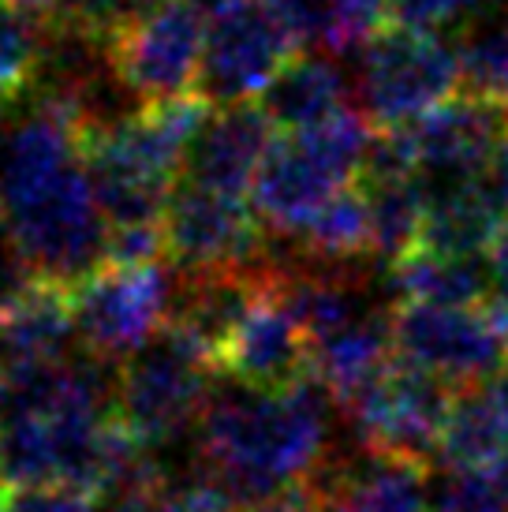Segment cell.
Returning <instances> with one entry per match:
<instances>
[{
  "label": "cell",
  "mask_w": 508,
  "mask_h": 512,
  "mask_svg": "<svg viewBox=\"0 0 508 512\" xmlns=\"http://www.w3.org/2000/svg\"><path fill=\"white\" fill-rule=\"evenodd\" d=\"M277 143V128L258 105L213 109L210 120L198 128L184 157V184L206 187L228 199H243L254 191V180Z\"/></svg>",
  "instance_id": "5bb4252c"
},
{
  "label": "cell",
  "mask_w": 508,
  "mask_h": 512,
  "mask_svg": "<svg viewBox=\"0 0 508 512\" xmlns=\"http://www.w3.org/2000/svg\"><path fill=\"white\" fill-rule=\"evenodd\" d=\"M75 341L79 337H75L71 288L38 277L27 296L0 318V374L64 363L71 359Z\"/></svg>",
  "instance_id": "e0dca14e"
},
{
  "label": "cell",
  "mask_w": 508,
  "mask_h": 512,
  "mask_svg": "<svg viewBox=\"0 0 508 512\" xmlns=\"http://www.w3.org/2000/svg\"><path fill=\"white\" fill-rule=\"evenodd\" d=\"M501 221H505V206L494 195L490 180L430 191V206H426L423 232L415 247L438 251V255L479 258L490 251Z\"/></svg>",
  "instance_id": "ffe728a7"
},
{
  "label": "cell",
  "mask_w": 508,
  "mask_h": 512,
  "mask_svg": "<svg viewBox=\"0 0 508 512\" xmlns=\"http://www.w3.org/2000/svg\"><path fill=\"white\" fill-rule=\"evenodd\" d=\"M12 501H15L12 483H8V475L0 471V512H12Z\"/></svg>",
  "instance_id": "e575fe53"
},
{
  "label": "cell",
  "mask_w": 508,
  "mask_h": 512,
  "mask_svg": "<svg viewBox=\"0 0 508 512\" xmlns=\"http://www.w3.org/2000/svg\"><path fill=\"white\" fill-rule=\"evenodd\" d=\"M0 161H4V139H0Z\"/></svg>",
  "instance_id": "74e56055"
},
{
  "label": "cell",
  "mask_w": 508,
  "mask_h": 512,
  "mask_svg": "<svg viewBox=\"0 0 508 512\" xmlns=\"http://www.w3.org/2000/svg\"><path fill=\"white\" fill-rule=\"evenodd\" d=\"M165 258L176 273L254 270L269 262V228L254 206L206 187L184 184L165 210Z\"/></svg>",
  "instance_id": "8fae6325"
},
{
  "label": "cell",
  "mask_w": 508,
  "mask_h": 512,
  "mask_svg": "<svg viewBox=\"0 0 508 512\" xmlns=\"http://www.w3.org/2000/svg\"><path fill=\"white\" fill-rule=\"evenodd\" d=\"M254 105L281 135L314 131L348 113V75L329 53H296Z\"/></svg>",
  "instance_id": "ac0fdd59"
},
{
  "label": "cell",
  "mask_w": 508,
  "mask_h": 512,
  "mask_svg": "<svg viewBox=\"0 0 508 512\" xmlns=\"http://www.w3.org/2000/svg\"><path fill=\"white\" fill-rule=\"evenodd\" d=\"M393 363V307L370 314L311 348V374L325 385L340 412H348Z\"/></svg>",
  "instance_id": "d6986e66"
},
{
  "label": "cell",
  "mask_w": 508,
  "mask_h": 512,
  "mask_svg": "<svg viewBox=\"0 0 508 512\" xmlns=\"http://www.w3.org/2000/svg\"><path fill=\"white\" fill-rule=\"evenodd\" d=\"M479 389H482V397L490 400L494 415L501 419V423H505V430H508V359H505V367L497 370L490 382H482Z\"/></svg>",
  "instance_id": "f1b7e54d"
},
{
  "label": "cell",
  "mask_w": 508,
  "mask_h": 512,
  "mask_svg": "<svg viewBox=\"0 0 508 512\" xmlns=\"http://www.w3.org/2000/svg\"><path fill=\"white\" fill-rule=\"evenodd\" d=\"M460 90L508 109V8L475 15L456 34Z\"/></svg>",
  "instance_id": "603a6c76"
},
{
  "label": "cell",
  "mask_w": 508,
  "mask_h": 512,
  "mask_svg": "<svg viewBox=\"0 0 508 512\" xmlns=\"http://www.w3.org/2000/svg\"><path fill=\"white\" fill-rule=\"evenodd\" d=\"M273 285V266H254V270H217V273H180L176 288V307H172L169 326L198 348L213 370H221L228 348L243 329L254 303L266 296Z\"/></svg>",
  "instance_id": "4fadbf2b"
},
{
  "label": "cell",
  "mask_w": 508,
  "mask_h": 512,
  "mask_svg": "<svg viewBox=\"0 0 508 512\" xmlns=\"http://www.w3.org/2000/svg\"><path fill=\"white\" fill-rule=\"evenodd\" d=\"M12 4L19 8V12L42 19V23H49V19L57 15V8H60V0H12Z\"/></svg>",
  "instance_id": "1f68e13d"
},
{
  "label": "cell",
  "mask_w": 508,
  "mask_h": 512,
  "mask_svg": "<svg viewBox=\"0 0 508 512\" xmlns=\"http://www.w3.org/2000/svg\"><path fill=\"white\" fill-rule=\"evenodd\" d=\"M374 124L363 113H340L314 131L281 135L254 180V214L269 236L292 240L329 202L359 184L374 146Z\"/></svg>",
  "instance_id": "3957f363"
},
{
  "label": "cell",
  "mask_w": 508,
  "mask_h": 512,
  "mask_svg": "<svg viewBox=\"0 0 508 512\" xmlns=\"http://www.w3.org/2000/svg\"><path fill=\"white\" fill-rule=\"evenodd\" d=\"M486 307L494 311V318L505 326V333H508V281L494 285V292H490V299H486Z\"/></svg>",
  "instance_id": "d6a6232c"
},
{
  "label": "cell",
  "mask_w": 508,
  "mask_h": 512,
  "mask_svg": "<svg viewBox=\"0 0 508 512\" xmlns=\"http://www.w3.org/2000/svg\"><path fill=\"white\" fill-rule=\"evenodd\" d=\"M490 187H494V195L501 199V206L508 210V135H505V143H501V150H497V157H494V169H490Z\"/></svg>",
  "instance_id": "4dcf8cb0"
},
{
  "label": "cell",
  "mask_w": 508,
  "mask_h": 512,
  "mask_svg": "<svg viewBox=\"0 0 508 512\" xmlns=\"http://www.w3.org/2000/svg\"><path fill=\"white\" fill-rule=\"evenodd\" d=\"M0 214L42 281L75 288L109 258V221L86 172L79 128L53 105L30 101L4 135Z\"/></svg>",
  "instance_id": "6da1fadb"
},
{
  "label": "cell",
  "mask_w": 508,
  "mask_h": 512,
  "mask_svg": "<svg viewBox=\"0 0 508 512\" xmlns=\"http://www.w3.org/2000/svg\"><path fill=\"white\" fill-rule=\"evenodd\" d=\"M180 273L165 262L150 266H101L71 288L75 337L86 356L124 363L169 326Z\"/></svg>",
  "instance_id": "52a82bcc"
},
{
  "label": "cell",
  "mask_w": 508,
  "mask_h": 512,
  "mask_svg": "<svg viewBox=\"0 0 508 512\" xmlns=\"http://www.w3.org/2000/svg\"><path fill=\"white\" fill-rule=\"evenodd\" d=\"M508 453V430L494 415L482 389L452 393V412L445 423L438 464L445 471H486Z\"/></svg>",
  "instance_id": "7402d4cb"
},
{
  "label": "cell",
  "mask_w": 508,
  "mask_h": 512,
  "mask_svg": "<svg viewBox=\"0 0 508 512\" xmlns=\"http://www.w3.org/2000/svg\"><path fill=\"white\" fill-rule=\"evenodd\" d=\"M299 34L273 0H225L206 15L198 98L210 109L254 105L299 53Z\"/></svg>",
  "instance_id": "5b68a950"
},
{
  "label": "cell",
  "mask_w": 508,
  "mask_h": 512,
  "mask_svg": "<svg viewBox=\"0 0 508 512\" xmlns=\"http://www.w3.org/2000/svg\"><path fill=\"white\" fill-rule=\"evenodd\" d=\"M486 475H490V483H494V490L501 494V501H505V509H508V453L497 460L494 468H486Z\"/></svg>",
  "instance_id": "836d02e7"
},
{
  "label": "cell",
  "mask_w": 508,
  "mask_h": 512,
  "mask_svg": "<svg viewBox=\"0 0 508 512\" xmlns=\"http://www.w3.org/2000/svg\"><path fill=\"white\" fill-rule=\"evenodd\" d=\"M389 288L396 303H426V307H482L494 281L479 258L438 255L415 247L389 266Z\"/></svg>",
  "instance_id": "44dd1931"
},
{
  "label": "cell",
  "mask_w": 508,
  "mask_h": 512,
  "mask_svg": "<svg viewBox=\"0 0 508 512\" xmlns=\"http://www.w3.org/2000/svg\"><path fill=\"white\" fill-rule=\"evenodd\" d=\"M34 281H38V273L27 262L23 247L15 240V232L4 221V214H0V314L12 311L15 303L30 292Z\"/></svg>",
  "instance_id": "484cf974"
},
{
  "label": "cell",
  "mask_w": 508,
  "mask_h": 512,
  "mask_svg": "<svg viewBox=\"0 0 508 512\" xmlns=\"http://www.w3.org/2000/svg\"><path fill=\"white\" fill-rule=\"evenodd\" d=\"M508 135V109L494 101L456 94L441 109L404 128L415 169L423 176L426 191L464 187L490 180L494 157Z\"/></svg>",
  "instance_id": "7c38bea8"
},
{
  "label": "cell",
  "mask_w": 508,
  "mask_h": 512,
  "mask_svg": "<svg viewBox=\"0 0 508 512\" xmlns=\"http://www.w3.org/2000/svg\"><path fill=\"white\" fill-rule=\"evenodd\" d=\"M139 4H142V8H150V4H157V0H139Z\"/></svg>",
  "instance_id": "8d00e7d4"
},
{
  "label": "cell",
  "mask_w": 508,
  "mask_h": 512,
  "mask_svg": "<svg viewBox=\"0 0 508 512\" xmlns=\"http://www.w3.org/2000/svg\"><path fill=\"white\" fill-rule=\"evenodd\" d=\"M206 19L191 0H157L109 38V60L142 105L191 98L202 72Z\"/></svg>",
  "instance_id": "9c48e42d"
},
{
  "label": "cell",
  "mask_w": 508,
  "mask_h": 512,
  "mask_svg": "<svg viewBox=\"0 0 508 512\" xmlns=\"http://www.w3.org/2000/svg\"><path fill=\"white\" fill-rule=\"evenodd\" d=\"M486 258H490V270L501 273V281H508V214H505V221H501V228H497V236H494V243H490Z\"/></svg>",
  "instance_id": "f546056e"
},
{
  "label": "cell",
  "mask_w": 508,
  "mask_h": 512,
  "mask_svg": "<svg viewBox=\"0 0 508 512\" xmlns=\"http://www.w3.org/2000/svg\"><path fill=\"white\" fill-rule=\"evenodd\" d=\"M247 512H318V501H314L311 486L303 483V486H296V490L281 494V498L266 501V505H254V509H247Z\"/></svg>",
  "instance_id": "83f0119b"
},
{
  "label": "cell",
  "mask_w": 508,
  "mask_h": 512,
  "mask_svg": "<svg viewBox=\"0 0 508 512\" xmlns=\"http://www.w3.org/2000/svg\"><path fill=\"white\" fill-rule=\"evenodd\" d=\"M217 370L198 348L165 326L154 341L116 367V415L146 449L180 438L210 400Z\"/></svg>",
  "instance_id": "8992f818"
},
{
  "label": "cell",
  "mask_w": 508,
  "mask_h": 512,
  "mask_svg": "<svg viewBox=\"0 0 508 512\" xmlns=\"http://www.w3.org/2000/svg\"><path fill=\"white\" fill-rule=\"evenodd\" d=\"M221 374L258 393H284L311 378V337L296 322V314L284 307L273 285L247 314L221 363Z\"/></svg>",
  "instance_id": "9a60e30c"
},
{
  "label": "cell",
  "mask_w": 508,
  "mask_h": 512,
  "mask_svg": "<svg viewBox=\"0 0 508 512\" xmlns=\"http://www.w3.org/2000/svg\"><path fill=\"white\" fill-rule=\"evenodd\" d=\"M318 512H430L426 468L367 453L325 456L311 479Z\"/></svg>",
  "instance_id": "2e32d148"
},
{
  "label": "cell",
  "mask_w": 508,
  "mask_h": 512,
  "mask_svg": "<svg viewBox=\"0 0 508 512\" xmlns=\"http://www.w3.org/2000/svg\"><path fill=\"white\" fill-rule=\"evenodd\" d=\"M460 4H464V8H475V4H482V0H460Z\"/></svg>",
  "instance_id": "d590c367"
},
{
  "label": "cell",
  "mask_w": 508,
  "mask_h": 512,
  "mask_svg": "<svg viewBox=\"0 0 508 512\" xmlns=\"http://www.w3.org/2000/svg\"><path fill=\"white\" fill-rule=\"evenodd\" d=\"M460 12H464V4H460V0H385L381 27L441 34V27L452 23Z\"/></svg>",
  "instance_id": "d4e9b609"
},
{
  "label": "cell",
  "mask_w": 508,
  "mask_h": 512,
  "mask_svg": "<svg viewBox=\"0 0 508 512\" xmlns=\"http://www.w3.org/2000/svg\"><path fill=\"white\" fill-rule=\"evenodd\" d=\"M396 359L434 374L452 393L490 382L508 359V333L482 307L393 303Z\"/></svg>",
  "instance_id": "ba28073f"
},
{
  "label": "cell",
  "mask_w": 508,
  "mask_h": 512,
  "mask_svg": "<svg viewBox=\"0 0 508 512\" xmlns=\"http://www.w3.org/2000/svg\"><path fill=\"white\" fill-rule=\"evenodd\" d=\"M45 57V23L0 0V116L19 113L38 90Z\"/></svg>",
  "instance_id": "cb8c5ba5"
},
{
  "label": "cell",
  "mask_w": 508,
  "mask_h": 512,
  "mask_svg": "<svg viewBox=\"0 0 508 512\" xmlns=\"http://www.w3.org/2000/svg\"><path fill=\"white\" fill-rule=\"evenodd\" d=\"M460 86L456 45L441 34L381 27L359 57V101L374 131H404L452 101Z\"/></svg>",
  "instance_id": "277c9868"
},
{
  "label": "cell",
  "mask_w": 508,
  "mask_h": 512,
  "mask_svg": "<svg viewBox=\"0 0 508 512\" xmlns=\"http://www.w3.org/2000/svg\"><path fill=\"white\" fill-rule=\"evenodd\" d=\"M0 318H4V314H0Z\"/></svg>",
  "instance_id": "f35d334b"
},
{
  "label": "cell",
  "mask_w": 508,
  "mask_h": 512,
  "mask_svg": "<svg viewBox=\"0 0 508 512\" xmlns=\"http://www.w3.org/2000/svg\"><path fill=\"white\" fill-rule=\"evenodd\" d=\"M12 512H101L98 501L71 490H23L12 501Z\"/></svg>",
  "instance_id": "4316f807"
},
{
  "label": "cell",
  "mask_w": 508,
  "mask_h": 512,
  "mask_svg": "<svg viewBox=\"0 0 508 512\" xmlns=\"http://www.w3.org/2000/svg\"><path fill=\"white\" fill-rule=\"evenodd\" d=\"M449 412V385L396 359L344 415L352 419L355 438L367 453L430 471V464L441 453Z\"/></svg>",
  "instance_id": "30bf717a"
},
{
  "label": "cell",
  "mask_w": 508,
  "mask_h": 512,
  "mask_svg": "<svg viewBox=\"0 0 508 512\" xmlns=\"http://www.w3.org/2000/svg\"><path fill=\"white\" fill-rule=\"evenodd\" d=\"M329 404L333 397L314 374L284 393L213 385L198 415L206 483L221 486L240 509L303 486L329 456Z\"/></svg>",
  "instance_id": "7a4b0ae2"
}]
</instances>
